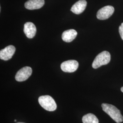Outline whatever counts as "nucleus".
<instances>
[{"label": "nucleus", "mask_w": 123, "mask_h": 123, "mask_svg": "<svg viewBox=\"0 0 123 123\" xmlns=\"http://www.w3.org/2000/svg\"><path fill=\"white\" fill-rule=\"evenodd\" d=\"M101 106L103 111L116 123H120L123 121V116L121 114L120 110L115 106L108 104H102Z\"/></svg>", "instance_id": "f257e3e1"}, {"label": "nucleus", "mask_w": 123, "mask_h": 123, "mask_svg": "<svg viewBox=\"0 0 123 123\" xmlns=\"http://www.w3.org/2000/svg\"><path fill=\"white\" fill-rule=\"evenodd\" d=\"M38 102L44 109L49 111H53L56 110L57 107L54 99L49 95L40 96L38 98Z\"/></svg>", "instance_id": "f03ea898"}, {"label": "nucleus", "mask_w": 123, "mask_h": 123, "mask_svg": "<svg viewBox=\"0 0 123 123\" xmlns=\"http://www.w3.org/2000/svg\"><path fill=\"white\" fill-rule=\"evenodd\" d=\"M110 53L107 51H103L99 53L94 59L92 62V68L97 69L101 66L106 65L110 62Z\"/></svg>", "instance_id": "7ed1b4c3"}, {"label": "nucleus", "mask_w": 123, "mask_h": 123, "mask_svg": "<svg viewBox=\"0 0 123 123\" xmlns=\"http://www.w3.org/2000/svg\"><path fill=\"white\" fill-rule=\"evenodd\" d=\"M114 11L113 6H107L99 9L97 14V18L99 20H106L110 18Z\"/></svg>", "instance_id": "20e7f679"}, {"label": "nucleus", "mask_w": 123, "mask_h": 123, "mask_svg": "<svg viewBox=\"0 0 123 123\" xmlns=\"http://www.w3.org/2000/svg\"><path fill=\"white\" fill-rule=\"evenodd\" d=\"M32 69L30 67H25L18 71L15 79L18 82H22L28 79L31 75Z\"/></svg>", "instance_id": "39448f33"}, {"label": "nucleus", "mask_w": 123, "mask_h": 123, "mask_svg": "<svg viewBox=\"0 0 123 123\" xmlns=\"http://www.w3.org/2000/svg\"><path fill=\"white\" fill-rule=\"evenodd\" d=\"M79 66V62L77 61L70 60L63 62L61 65V68L64 72L73 73L77 70Z\"/></svg>", "instance_id": "423d86ee"}, {"label": "nucleus", "mask_w": 123, "mask_h": 123, "mask_svg": "<svg viewBox=\"0 0 123 123\" xmlns=\"http://www.w3.org/2000/svg\"><path fill=\"white\" fill-rule=\"evenodd\" d=\"M16 48L12 45H9L0 51V58L5 61L9 60L15 53Z\"/></svg>", "instance_id": "0eeeda50"}, {"label": "nucleus", "mask_w": 123, "mask_h": 123, "mask_svg": "<svg viewBox=\"0 0 123 123\" xmlns=\"http://www.w3.org/2000/svg\"><path fill=\"white\" fill-rule=\"evenodd\" d=\"M36 31V27L33 23L27 22L24 24V32L28 38H32L35 36Z\"/></svg>", "instance_id": "6e6552de"}, {"label": "nucleus", "mask_w": 123, "mask_h": 123, "mask_svg": "<svg viewBox=\"0 0 123 123\" xmlns=\"http://www.w3.org/2000/svg\"><path fill=\"white\" fill-rule=\"evenodd\" d=\"M44 3V0H29L25 3V7L31 10L38 9L42 8Z\"/></svg>", "instance_id": "1a4fd4ad"}, {"label": "nucleus", "mask_w": 123, "mask_h": 123, "mask_svg": "<svg viewBox=\"0 0 123 123\" xmlns=\"http://www.w3.org/2000/svg\"><path fill=\"white\" fill-rule=\"evenodd\" d=\"M87 4V1L85 0H79L73 6L71 11L76 14H80L85 10Z\"/></svg>", "instance_id": "9d476101"}, {"label": "nucleus", "mask_w": 123, "mask_h": 123, "mask_svg": "<svg viewBox=\"0 0 123 123\" xmlns=\"http://www.w3.org/2000/svg\"><path fill=\"white\" fill-rule=\"evenodd\" d=\"M77 35V32L74 29H70L64 31L62 35V39L67 43L72 42Z\"/></svg>", "instance_id": "9b49d317"}, {"label": "nucleus", "mask_w": 123, "mask_h": 123, "mask_svg": "<svg viewBox=\"0 0 123 123\" xmlns=\"http://www.w3.org/2000/svg\"><path fill=\"white\" fill-rule=\"evenodd\" d=\"M82 121L83 123H98V120L96 116L91 113L84 115Z\"/></svg>", "instance_id": "f8f14e48"}, {"label": "nucleus", "mask_w": 123, "mask_h": 123, "mask_svg": "<svg viewBox=\"0 0 123 123\" xmlns=\"http://www.w3.org/2000/svg\"><path fill=\"white\" fill-rule=\"evenodd\" d=\"M119 32L122 39L123 40V23L119 26Z\"/></svg>", "instance_id": "ddd939ff"}, {"label": "nucleus", "mask_w": 123, "mask_h": 123, "mask_svg": "<svg viewBox=\"0 0 123 123\" xmlns=\"http://www.w3.org/2000/svg\"><path fill=\"white\" fill-rule=\"evenodd\" d=\"M121 91L123 92V87L121 88Z\"/></svg>", "instance_id": "4468645a"}, {"label": "nucleus", "mask_w": 123, "mask_h": 123, "mask_svg": "<svg viewBox=\"0 0 123 123\" xmlns=\"http://www.w3.org/2000/svg\"></svg>", "instance_id": "2eb2a0df"}]
</instances>
